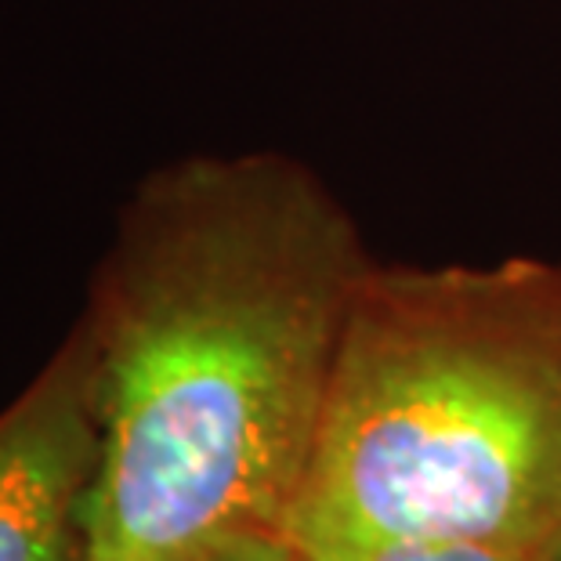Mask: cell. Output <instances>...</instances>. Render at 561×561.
Segmentation results:
<instances>
[{
    "label": "cell",
    "mask_w": 561,
    "mask_h": 561,
    "mask_svg": "<svg viewBox=\"0 0 561 561\" xmlns=\"http://www.w3.org/2000/svg\"><path fill=\"white\" fill-rule=\"evenodd\" d=\"M308 561H536L540 554L474 540H435V536H388V540H330L297 543Z\"/></svg>",
    "instance_id": "obj_4"
},
{
    "label": "cell",
    "mask_w": 561,
    "mask_h": 561,
    "mask_svg": "<svg viewBox=\"0 0 561 561\" xmlns=\"http://www.w3.org/2000/svg\"><path fill=\"white\" fill-rule=\"evenodd\" d=\"M536 561H561V529L551 536V543H547L543 547V551H540V558H536Z\"/></svg>",
    "instance_id": "obj_6"
},
{
    "label": "cell",
    "mask_w": 561,
    "mask_h": 561,
    "mask_svg": "<svg viewBox=\"0 0 561 561\" xmlns=\"http://www.w3.org/2000/svg\"><path fill=\"white\" fill-rule=\"evenodd\" d=\"M203 561H308L286 533H243L225 540Z\"/></svg>",
    "instance_id": "obj_5"
},
{
    "label": "cell",
    "mask_w": 561,
    "mask_h": 561,
    "mask_svg": "<svg viewBox=\"0 0 561 561\" xmlns=\"http://www.w3.org/2000/svg\"><path fill=\"white\" fill-rule=\"evenodd\" d=\"M374 265L352 207L290 152H188L138 178L77 319L91 561H203L283 533Z\"/></svg>",
    "instance_id": "obj_1"
},
{
    "label": "cell",
    "mask_w": 561,
    "mask_h": 561,
    "mask_svg": "<svg viewBox=\"0 0 561 561\" xmlns=\"http://www.w3.org/2000/svg\"><path fill=\"white\" fill-rule=\"evenodd\" d=\"M561 529V257L380 261L283 533L540 554Z\"/></svg>",
    "instance_id": "obj_2"
},
{
    "label": "cell",
    "mask_w": 561,
    "mask_h": 561,
    "mask_svg": "<svg viewBox=\"0 0 561 561\" xmlns=\"http://www.w3.org/2000/svg\"><path fill=\"white\" fill-rule=\"evenodd\" d=\"M94 471L91 359L73 327L0 410V561H91L83 507Z\"/></svg>",
    "instance_id": "obj_3"
}]
</instances>
